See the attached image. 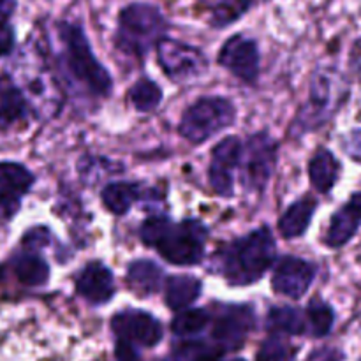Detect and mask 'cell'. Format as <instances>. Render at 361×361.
<instances>
[{
    "mask_svg": "<svg viewBox=\"0 0 361 361\" xmlns=\"http://www.w3.org/2000/svg\"><path fill=\"white\" fill-rule=\"evenodd\" d=\"M76 288L85 300L95 303V305H101V303L111 300L113 293H115V281H113V274L104 264L90 263L81 271Z\"/></svg>",
    "mask_w": 361,
    "mask_h": 361,
    "instance_id": "obj_13",
    "label": "cell"
},
{
    "mask_svg": "<svg viewBox=\"0 0 361 361\" xmlns=\"http://www.w3.org/2000/svg\"><path fill=\"white\" fill-rule=\"evenodd\" d=\"M252 6V0H219L212 11V25L214 27H228L233 21L242 18Z\"/></svg>",
    "mask_w": 361,
    "mask_h": 361,
    "instance_id": "obj_26",
    "label": "cell"
},
{
    "mask_svg": "<svg viewBox=\"0 0 361 361\" xmlns=\"http://www.w3.org/2000/svg\"><path fill=\"white\" fill-rule=\"evenodd\" d=\"M254 324L252 312L249 309H228L214 324V341L221 348L233 351L243 344L247 337V331Z\"/></svg>",
    "mask_w": 361,
    "mask_h": 361,
    "instance_id": "obj_12",
    "label": "cell"
},
{
    "mask_svg": "<svg viewBox=\"0 0 361 361\" xmlns=\"http://www.w3.org/2000/svg\"><path fill=\"white\" fill-rule=\"evenodd\" d=\"M111 328L118 335V338H126L133 344L145 345V348L159 344L162 338V326L159 321L154 319L150 314L140 312V310L116 314L111 321Z\"/></svg>",
    "mask_w": 361,
    "mask_h": 361,
    "instance_id": "obj_10",
    "label": "cell"
},
{
    "mask_svg": "<svg viewBox=\"0 0 361 361\" xmlns=\"http://www.w3.org/2000/svg\"><path fill=\"white\" fill-rule=\"evenodd\" d=\"M27 109V102L18 88H7L0 97V122L11 123L21 118Z\"/></svg>",
    "mask_w": 361,
    "mask_h": 361,
    "instance_id": "obj_28",
    "label": "cell"
},
{
    "mask_svg": "<svg viewBox=\"0 0 361 361\" xmlns=\"http://www.w3.org/2000/svg\"><path fill=\"white\" fill-rule=\"evenodd\" d=\"M235 106L222 97H204L194 102L182 116L180 134L194 145L204 143L235 122Z\"/></svg>",
    "mask_w": 361,
    "mask_h": 361,
    "instance_id": "obj_5",
    "label": "cell"
},
{
    "mask_svg": "<svg viewBox=\"0 0 361 361\" xmlns=\"http://www.w3.org/2000/svg\"><path fill=\"white\" fill-rule=\"evenodd\" d=\"M60 37L66 51V66L74 80L85 85L90 94L108 95L111 90V76L94 56L85 32L76 25L63 23L60 27Z\"/></svg>",
    "mask_w": 361,
    "mask_h": 361,
    "instance_id": "obj_3",
    "label": "cell"
},
{
    "mask_svg": "<svg viewBox=\"0 0 361 361\" xmlns=\"http://www.w3.org/2000/svg\"><path fill=\"white\" fill-rule=\"evenodd\" d=\"M115 356L116 361H140V355H137V351L134 349L133 342L126 341V338H118Z\"/></svg>",
    "mask_w": 361,
    "mask_h": 361,
    "instance_id": "obj_32",
    "label": "cell"
},
{
    "mask_svg": "<svg viewBox=\"0 0 361 361\" xmlns=\"http://www.w3.org/2000/svg\"><path fill=\"white\" fill-rule=\"evenodd\" d=\"M242 154V143L235 136L226 137L214 148L208 176H210L212 189L219 196H231L233 194V171L238 166Z\"/></svg>",
    "mask_w": 361,
    "mask_h": 361,
    "instance_id": "obj_9",
    "label": "cell"
},
{
    "mask_svg": "<svg viewBox=\"0 0 361 361\" xmlns=\"http://www.w3.org/2000/svg\"><path fill=\"white\" fill-rule=\"evenodd\" d=\"M312 97H310V111L309 115L303 120V129H310L312 126H317V123L323 122L326 118V113L330 111V101H331V85L326 78H321V80H316L312 85Z\"/></svg>",
    "mask_w": 361,
    "mask_h": 361,
    "instance_id": "obj_21",
    "label": "cell"
},
{
    "mask_svg": "<svg viewBox=\"0 0 361 361\" xmlns=\"http://www.w3.org/2000/svg\"><path fill=\"white\" fill-rule=\"evenodd\" d=\"M137 197H140V187L136 183H109L102 190V201H104L106 208L115 215L127 214L129 208L136 203Z\"/></svg>",
    "mask_w": 361,
    "mask_h": 361,
    "instance_id": "obj_18",
    "label": "cell"
},
{
    "mask_svg": "<svg viewBox=\"0 0 361 361\" xmlns=\"http://www.w3.org/2000/svg\"><path fill=\"white\" fill-rule=\"evenodd\" d=\"M166 21L162 14L148 4H130L120 13L116 44L127 53H145L155 39H162Z\"/></svg>",
    "mask_w": 361,
    "mask_h": 361,
    "instance_id": "obj_4",
    "label": "cell"
},
{
    "mask_svg": "<svg viewBox=\"0 0 361 361\" xmlns=\"http://www.w3.org/2000/svg\"><path fill=\"white\" fill-rule=\"evenodd\" d=\"M353 67H355L356 73L361 78V39L356 42L355 49H353Z\"/></svg>",
    "mask_w": 361,
    "mask_h": 361,
    "instance_id": "obj_36",
    "label": "cell"
},
{
    "mask_svg": "<svg viewBox=\"0 0 361 361\" xmlns=\"http://www.w3.org/2000/svg\"><path fill=\"white\" fill-rule=\"evenodd\" d=\"M208 323H210V316H208L207 310H185V312L178 314V316L173 319L171 330L173 334L180 335V337H189V335H196L200 334V331H203Z\"/></svg>",
    "mask_w": 361,
    "mask_h": 361,
    "instance_id": "obj_25",
    "label": "cell"
},
{
    "mask_svg": "<svg viewBox=\"0 0 361 361\" xmlns=\"http://www.w3.org/2000/svg\"><path fill=\"white\" fill-rule=\"evenodd\" d=\"M291 358L289 345L277 337L264 341L257 353V361H291Z\"/></svg>",
    "mask_w": 361,
    "mask_h": 361,
    "instance_id": "obj_29",
    "label": "cell"
},
{
    "mask_svg": "<svg viewBox=\"0 0 361 361\" xmlns=\"http://www.w3.org/2000/svg\"><path fill=\"white\" fill-rule=\"evenodd\" d=\"M34 183V175L16 162H0V187L14 194H23Z\"/></svg>",
    "mask_w": 361,
    "mask_h": 361,
    "instance_id": "obj_23",
    "label": "cell"
},
{
    "mask_svg": "<svg viewBox=\"0 0 361 361\" xmlns=\"http://www.w3.org/2000/svg\"><path fill=\"white\" fill-rule=\"evenodd\" d=\"M0 279H2V268H0Z\"/></svg>",
    "mask_w": 361,
    "mask_h": 361,
    "instance_id": "obj_38",
    "label": "cell"
},
{
    "mask_svg": "<svg viewBox=\"0 0 361 361\" xmlns=\"http://www.w3.org/2000/svg\"><path fill=\"white\" fill-rule=\"evenodd\" d=\"M307 319H309L310 331L316 337H324V335L330 334L331 326H334L335 314L330 305L319 302V300H314L307 309Z\"/></svg>",
    "mask_w": 361,
    "mask_h": 361,
    "instance_id": "obj_27",
    "label": "cell"
},
{
    "mask_svg": "<svg viewBox=\"0 0 361 361\" xmlns=\"http://www.w3.org/2000/svg\"><path fill=\"white\" fill-rule=\"evenodd\" d=\"M49 242V233L46 231L44 228H35L32 229V231H28L27 235H25V247H28V249L35 250L39 249V247H44L46 243Z\"/></svg>",
    "mask_w": 361,
    "mask_h": 361,
    "instance_id": "obj_31",
    "label": "cell"
},
{
    "mask_svg": "<svg viewBox=\"0 0 361 361\" xmlns=\"http://www.w3.org/2000/svg\"><path fill=\"white\" fill-rule=\"evenodd\" d=\"M14 275L18 281L25 286H42L48 282L49 268L44 259L34 254H23V256L16 257L13 264Z\"/></svg>",
    "mask_w": 361,
    "mask_h": 361,
    "instance_id": "obj_19",
    "label": "cell"
},
{
    "mask_svg": "<svg viewBox=\"0 0 361 361\" xmlns=\"http://www.w3.org/2000/svg\"><path fill=\"white\" fill-rule=\"evenodd\" d=\"M316 277V268L309 261L300 259V257H282L281 263L275 268L271 284L279 295H284L288 298H302L309 288L312 286Z\"/></svg>",
    "mask_w": 361,
    "mask_h": 361,
    "instance_id": "obj_8",
    "label": "cell"
},
{
    "mask_svg": "<svg viewBox=\"0 0 361 361\" xmlns=\"http://www.w3.org/2000/svg\"><path fill=\"white\" fill-rule=\"evenodd\" d=\"M219 62L247 83H254L259 74L257 44L245 35H233L228 39L219 53Z\"/></svg>",
    "mask_w": 361,
    "mask_h": 361,
    "instance_id": "obj_7",
    "label": "cell"
},
{
    "mask_svg": "<svg viewBox=\"0 0 361 361\" xmlns=\"http://www.w3.org/2000/svg\"><path fill=\"white\" fill-rule=\"evenodd\" d=\"M317 203L312 197H303V200L293 203L284 215L279 221V229H281L284 238H296L302 236L309 228L312 215L316 212Z\"/></svg>",
    "mask_w": 361,
    "mask_h": 361,
    "instance_id": "obj_15",
    "label": "cell"
},
{
    "mask_svg": "<svg viewBox=\"0 0 361 361\" xmlns=\"http://www.w3.org/2000/svg\"><path fill=\"white\" fill-rule=\"evenodd\" d=\"M141 240L155 247L166 261L176 267H190L203 259L207 229L200 222L171 224L166 217H152L141 226Z\"/></svg>",
    "mask_w": 361,
    "mask_h": 361,
    "instance_id": "obj_1",
    "label": "cell"
},
{
    "mask_svg": "<svg viewBox=\"0 0 361 361\" xmlns=\"http://www.w3.org/2000/svg\"><path fill=\"white\" fill-rule=\"evenodd\" d=\"M13 44H14L13 28H11L6 21H0V56L7 55V53L13 49Z\"/></svg>",
    "mask_w": 361,
    "mask_h": 361,
    "instance_id": "obj_33",
    "label": "cell"
},
{
    "mask_svg": "<svg viewBox=\"0 0 361 361\" xmlns=\"http://www.w3.org/2000/svg\"><path fill=\"white\" fill-rule=\"evenodd\" d=\"M20 208V200H18V194L11 192L0 187V217L9 219Z\"/></svg>",
    "mask_w": 361,
    "mask_h": 361,
    "instance_id": "obj_30",
    "label": "cell"
},
{
    "mask_svg": "<svg viewBox=\"0 0 361 361\" xmlns=\"http://www.w3.org/2000/svg\"><path fill=\"white\" fill-rule=\"evenodd\" d=\"M201 293V282L190 275H173L166 284V303L173 310L192 305Z\"/></svg>",
    "mask_w": 361,
    "mask_h": 361,
    "instance_id": "obj_16",
    "label": "cell"
},
{
    "mask_svg": "<svg viewBox=\"0 0 361 361\" xmlns=\"http://www.w3.org/2000/svg\"><path fill=\"white\" fill-rule=\"evenodd\" d=\"M268 326L274 331L288 335H302L307 330L305 316L293 307H277L268 316Z\"/></svg>",
    "mask_w": 361,
    "mask_h": 361,
    "instance_id": "obj_22",
    "label": "cell"
},
{
    "mask_svg": "<svg viewBox=\"0 0 361 361\" xmlns=\"http://www.w3.org/2000/svg\"><path fill=\"white\" fill-rule=\"evenodd\" d=\"M275 164V143L267 134L250 140L245 162V180L252 189L261 190L268 183Z\"/></svg>",
    "mask_w": 361,
    "mask_h": 361,
    "instance_id": "obj_11",
    "label": "cell"
},
{
    "mask_svg": "<svg viewBox=\"0 0 361 361\" xmlns=\"http://www.w3.org/2000/svg\"><path fill=\"white\" fill-rule=\"evenodd\" d=\"M16 9V0H0V21H6Z\"/></svg>",
    "mask_w": 361,
    "mask_h": 361,
    "instance_id": "obj_35",
    "label": "cell"
},
{
    "mask_svg": "<svg viewBox=\"0 0 361 361\" xmlns=\"http://www.w3.org/2000/svg\"><path fill=\"white\" fill-rule=\"evenodd\" d=\"M129 284L140 293L157 291L162 281V270L152 261H134L127 271Z\"/></svg>",
    "mask_w": 361,
    "mask_h": 361,
    "instance_id": "obj_20",
    "label": "cell"
},
{
    "mask_svg": "<svg viewBox=\"0 0 361 361\" xmlns=\"http://www.w3.org/2000/svg\"><path fill=\"white\" fill-rule=\"evenodd\" d=\"M196 361H221V360H219L217 353L208 351L207 355H203V356H201V358H197ZM231 361H243V360H231Z\"/></svg>",
    "mask_w": 361,
    "mask_h": 361,
    "instance_id": "obj_37",
    "label": "cell"
},
{
    "mask_svg": "<svg viewBox=\"0 0 361 361\" xmlns=\"http://www.w3.org/2000/svg\"><path fill=\"white\" fill-rule=\"evenodd\" d=\"M309 175L312 185L319 192H328L337 183L338 175H341V164L331 152L319 150L310 161Z\"/></svg>",
    "mask_w": 361,
    "mask_h": 361,
    "instance_id": "obj_17",
    "label": "cell"
},
{
    "mask_svg": "<svg viewBox=\"0 0 361 361\" xmlns=\"http://www.w3.org/2000/svg\"><path fill=\"white\" fill-rule=\"evenodd\" d=\"M341 353L334 351V349H323V351L314 353L312 360L310 361H341Z\"/></svg>",
    "mask_w": 361,
    "mask_h": 361,
    "instance_id": "obj_34",
    "label": "cell"
},
{
    "mask_svg": "<svg viewBox=\"0 0 361 361\" xmlns=\"http://www.w3.org/2000/svg\"><path fill=\"white\" fill-rule=\"evenodd\" d=\"M129 95L134 108H136L137 111H152V109H155L161 104L162 99V92L161 88H159V85L147 80V78L136 81L134 87L130 88Z\"/></svg>",
    "mask_w": 361,
    "mask_h": 361,
    "instance_id": "obj_24",
    "label": "cell"
},
{
    "mask_svg": "<svg viewBox=\"0 0 361 361\" xmlns=\"http://www.w3.org/2000/svg\"><path fill=\"white\" fill-rule=\"evenodd\" d=\"M361 226V192H356L337 214L331 217L326 233V243L334 249L345 245Z\"/></svg>",
    "mask_w": 361,
    "mask_h": 361,
    "instance_id": "obj_14",
    "label": "cell"
},
{
    "mask_svg": "<svg viewBox=\"0 0 361 361\" xmlns=\"http://www.w3.org/2000/svg\"><path fill=\"white\" fill-rule=\"evenodd\" d=\"M275 250L277 247L270 229H256L222 250V274L233 286L252 284L270 270Z\"/></svg>",
    "mask_w": 361,
    "mask_h": 361,
    "instance_id": "obj_2",
    "label": "cell"
},
{
    "mask_svg": "<svg viewBox=\"0 0 361 361\" xmlns=\"http://www.w3.org/2000/svg\"><path fill=\"white\" fill-rule=\"evenodd\" d=\"M157 59L171 80L189 81L207 73V59L197 48L162 37L157 41Z\"/></svg>",
    "mask_w": 361,
    "mask_h": 361,
    "instance_id": "obj_6",
    "label": "cell"
}]
</instances>
